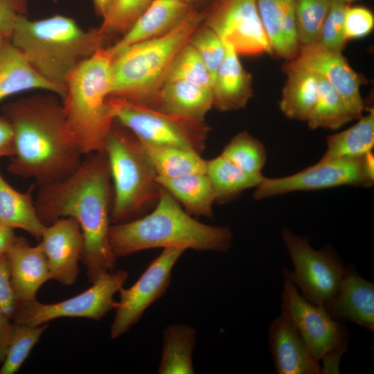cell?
I'll return each instance as SVG.
<instances>
[{"mask_svg":"<svg viewBox=\"0 0 374 374\" xmlns=\"http://www.w3.org/2000/svg\"><path fill=\"white\" fill-rule=\"evenodd\" d=\"M113 188L105 152L87 154L78 168L64 179L39 186L35 202L44 225L61 217H71L84 236L80 260L92 283L112 271L116 258L109 242Z\"/></svg>","mask_w":374,"mask_h":374,"instance_id":"obj_1","label":"cell"},{"mask_svg":"<svg viewBox=\"0 0 374 374\" xmlns=\"http://www.w3.org/2000/svg\"><path fill=\"white\" fill-rule=\"evenodd\" d=\"M2 113L14 136L9 173L42 186L64 179L81 163L82 154L64 138L62 105L55 96L21 98L4 105Z\"/></svg>","mask_w":374,"mask_h":374,"instance_id":"obj_2","label":"cell"},{"mask_svg":"<svg viewBox=\"0 0 374 374\" xmlns=\"http://www.w3.org/2000/svg\"><path fill=\"white\" fill-rule=\"evenodd\" d=\"M232 240L229 226L200 222L161 186L153 209L135 220L111 224L109 231V244L116 258L155 248L226 252Z\"/></svg>","mask_w":374,"mask_h":374,"instance_id":"obj_3","label":"cell"},{"mask_svg":"<svg viewBox=\"0 0 374 374\" xmlns=\"http://www.w3.org/2000/svg\"><path fill=\"white\" fill-rule=\"evenodd\" d=\"M107 37L99 27L84 30L69 17L55 15L31 20L22 15L9 40L43 78L61 91L63 99L69 75L105 47Z\"/></svg>","mask_w":374,"mask_h":374,"instance_id":"obj_4","label":"cell"},{"mask_svg":"<svg viewBox=\"0 0 374 374\" xmlns=\"http://www.w3.org/2000/svg\"><path fill=\"white\" fill-rule=\"evenodd\" d=\"M113 57L107 47L97 51L68 76L62 99L64 136L82 155L104 152L115 121L108 99Z\"/></svg>","mask_w":374,"mask_h":374,"instance_id":"obj_5","label":"cell"},{"mask_svg":"<svg viewBox=\"0 0 374 374\" xmlns=\"http://www.w3.org/2000/svg\"><path fill=\"white\" fill-rule=\"evenodd\" d=\"M205 16L194 7L169 32L116 54L112 63L110 96L156 107L158 93L175 57L204 23Z\"/></svg>","mask_w":374,"mask_h":374,"instance_id":"obj_6","label":"cell"},{"mask_svg":"<svg viewBox=\"0 0 374 374\" xmlns=\"http://www.w3.org/2000/svg\"><path fill=\"white\" fill-rule=\"evenodd\" d=\"M104 152L113 188L111 224L131 221L149 213L159 199L161 186L139 139L115 121Z\"/></svg>","mask_w":374,"mask_h":374,"instance_id":"obj_7","label":"cell"},{"mask_svg":"<svg viewBox=\"0 0 374 374\" xmlns=\"http://www.w3.org/2000/svg\"><path fill=\"white\" fill-rule=\"evenodd\" d=\"M284 280L280 314L292 325L312 355L322 362L321 373H339L340 359L349 344L348 328L343 321L332 318L323 306L305 299L293 283Z\"/></svg>","mask_w":374,"mask_h":374,"instance_id":"obj_8","label":"cell"},{"mask_svg":"<svg viewBox=\"0 0 374 374\" xmlns=\"http://www.w3.org/2000/svg\"><path fill=\"white\" fill-rule=\"evenodd\" d=\"M114 120L141 141L176 147L202 154L210 131L205 121L165 113L155 107L123 98L109 96Z\"/></svg>","mask_w":374,"mask_h":374,"instance_id":"obj_9","label":"cell"},{"mask_svg":"<svg viewBox=\"0 0 374 374\" xmlns=\"http://www.w3.org/2000/svg\"><path fill=\"white\" fill-rule=\"evenodd\" d=\"M281 236L294 266L292 271L283 268L282 276L293 283L309 302L324 306L338 290L348 266L329 245L317 250L308 238L286 227Z\"/></svg>","mask_w":374,"mask_h":374,"instance_id":"obj_10","label":"cell"},{"mask_svg":"<svg viewBox=\"0 0 374 374\" xmlns=\"http://www.w3.org/2000/svg\"><path fill=\"white\" fill-rule=\"evenodd\" d=\"M374 183V157L372 152L363 156L346 157L317 163L294 175L264 177L256 188L253 197L262 200L301 190H315L341 186L371 187Z\"/></svg>","mask_w":374,"mask_h":374,"instance_id":"obj_11","label":"cell"},{"mask_svg":"<svg viewBox=\"0 0 374 374\" xmlns=\"http://www.w3.org/2000/svg\"><path fill=\"white\" fill-rule=\"evenodd\" d=\"M127 278V271H112L98 278L88 290L66 300L54 303H42L37 300L17 303L11 320L27 326H40L62 317L99 321L115 308L114 296L123 287Z\"/></svg>","mask_w":374,"mask_h":374,"instance_id":"obj_12","label":"cell"},{"mask_svg":"<svg viewBox=\"0 0 374 374\" xmlns=\"http://www.w3.org/2000/svg\"><path fill=\"white\" fill-rule=\"evenodd\" d=\"M185 251L181 248H164L134 285L119 290V301L116 303L110 329L112 339L127 332L145 311L165 294L170 285L173 267Z\"/></svg>","mask_w":374,"mask_h":374,"instance_id":"obj_13","label":"cell"},{"mask_svg":"<svg viewBox=\"0 0 374 374\" xmlns=\"http://www.w3.org/2000/svg\"><path fill=\"white\" fill-rule=\"evenodd\" d=\"M204 23L238 55L272 54L256 0H215Z\"/></svg>","mask_w":374,"mask_h":374,"instance_id":"obj_14","label":"cell"},{"mask_svg":"<svg viewBox=\"0 0 374 374\" xmlns=\"http://www.w3.org/2000/svg\"><path fill=\"white\" fill-rule=\"evenodd\" d=\"M296 69L324 78L340 94L355 120L363 116L366 107L360 87L364 80L341 53L328 51L317 44L301 46L296 57L283 66L284 71Z\"/></svg>","mask_w":374,"mask_h":374,"instance_id":"obj_15","label":"cell"},{"mask_svg":"<svg viewBox=\"0 0 374 374\" xmlns=\"http://www.w3.org/2000/svg\"><path fill=\"white\" fill-rule=\"evenodd\" d=\"M39 241L51 279L66 286L74 284L84 247V236L78 222L71 217L59 218L45 226Z\"/></svg>","mask_w":374,"mask_h":374,"instance_id":"obj_16","label":"cell"},{"mask_svg":"<svg viewBox=\"0 0 374 374\" xmlns=\"http://www.w3.org/2000/svg\"><path fill=\"white\" fill-rule=\"evenodd\" d=\"M323 307L336 320L374 332V283L362 276L353 266H348L338 290Z\"/></svg>","mask_w":374,"mask_h":374,"instance_id":"obj_17","label":"cell"},{"mask_svg":"<svg viewBox=\"0 0 374 374\" xmlns=\"http://www.w3.org/2000/svg\"><path fill=\"white\" fill-rule=\"evenodd\" d=\"M268 343L277 374L321 373L320 362L312 355L296 330L281 314L269 326Z\"/></svg>","mask_w":374,"mask_h":374,"instance_id":"obj_18","label":"cell"},{"mask_svg":"<svg viewBox=\"0 0 374 374\" xmlns=\"http://www.w3.org/2000/svg\"><path fill=\"white\" fill-rule=\"evenodd\" d=\"M6 256L17 303L36 300L39 287L51 279L46 258L39 244L31 246L24 238L17 236Z\"/></svg>","mask_w":374,"mask_h":374,"instance_id":"obj_19","label":"cell"},{"mask_svg":"<svg viewBox=\"0 0 374 374\" xmlns=\"http://www.w3.org/2000/svg\"><path fill=\"white\" fill-rule=\"evenodd\" d=\"M193 8L182 0H152L121 39L107 48L114 57L130 46L163 35L179 24Z\"/></svg>","mask_w":374,"mask_h":374,"instance_id":"obj_20","label":"cell"},{"mask_svg":"<svg viewBox=\"0 0 374 374\" xmlns=\"http://www.w3.org/2000/svg\"><path fill=\"white\" fill-rule=\"evenodd\" d=\"M224 44L225 55L213 81L212 91L213 107L220 112H230L244 108L253 96L252 78L242 66L238 54Z\"/></svg>","mask_w":374,"mask_h":374,"instance_id":"obj_21","label":"cell"},{"mask_svg":"<svg viewBox=\"0 0 374 374\" xmlns=\"http://www.w3.org/2000/svg\"><path fill=\"white\" fill-rule=\"evenodd\" d=\"M256 4L272 54L286 61L294 58L300 48L295 24V0H256Z\"/></svg>","mask_w":374,"mask_h":374,"instance_id":"obj_22","label":"cell"},{"mask_svg":"<svg viewBox=\"0 0 374 374\" xmlns=\"http://www.w3.org/2000/svg\"><path fill=\"white\" fill-rule=\"evenodd\" d=\"M212 107V88L174 80L163 84L157 95L155 108L167 114L204 121Z\"/></svg>","mask_w":374,"mask_h":374,"instance_id":"obj_23","label":"cell"},{"mask_svg":"<svg viewBox=\"0 0 374 374\" xmlns=\"http://www.w3.org/2000/svg\"><path fill=\"white\" fill-rule=\"evenodd\" d=\"M32 89L45 90L62 97L61 91L43 78L9 40L0 51V102Z\"/></svg>","mask_w":374,"mask_h":374,"instance_id":"obj_24","label":"cell"},{"mask_svg":"<svg viewBox=\"0 0 374 374\" xmlns=\"http://www.w3.org/2000/svg\"><path fill=\"white\" fill-rule=\"evenodd\" d=\"M157 181L190 215L213 217L215 195L206 173H192L176 178L157 176Z\"/></svg>","mask_w":374,"mask_h":374,"instance_id":"obj_25","label":"cell"},{"mask_svg":"<svg viewBox=\"0 0 374 374\" xmlns=\"http://www.w3.org/2000/svg\"><path fill=\"white\" fill-rule=\"evenodd\" d=\"M33 188L26 193L17 191L0 173V223L12 229H22L39 240L46 225L37 214Z\"/></svg>","mask_w":374,"mask_h":374,"instance_id":"obj_26","label":"cell"},{"mask_svg":"<svg viewBox=\"0 0 374 374\" xmlns=\"http://www.w3.org/2000/svg\"><path fill=\"white\" fill-rule=\"evenodd\" d=\"M197 342L196 330L184 323L167 326L163 334V351L159 374H194L193 352Z\"/></svg>","mask_w":374,"mask_h":374,"instance_id":"obj_27","label":"cell"},{"mask_svg":"<svg viewBox=\"0 0 374 374\" xmlns=\"http://www.w3.org/2000/svg\"><path fill=\"white\" fill-rule=\"evenodd\" d=\"M285 72L287 79L279 102L280 109L290 119L307 122L317 99V75L303 69Z\"/></svg>","mask_w":374,"mask_h":374,"instance_id":"obj_28","label":"cell"},{"mask_svg":"<svg viewBox=\"0 0 374 374\" xmlns=\"http://www.w3.org/2000/svg\"><path fill=\"white\" fill-rule=\"evenodd\" d=\"M206 175L218 204L231 202L244 190L256 188L265 177L245 172L221 154L206 160Z\"/></svg>","mask_w":374,"mask_h":374,"instance_id":"obj_29","label":"cell"},{"mask_svg":"<svg viewBox=\"0 0 374 374\" xmlns=\"http://www.w3.org/2000/svg\"><path fill=\"white\" fill-rule=\"evenodd\" d=\"M326 151L319 161L363 156L374 147V109L370 108L350 127L327 136Z\"/></svg>","mask_w":374,"mask_h":374,"instance_id":"obj_30","label":"cell"},{"mask_svg":"<svg viewBox=\"0 0 374 374\" xmlns=\"http://www.w3.org/2000/svg\"><path fill=\"white\" fill-rule=\"evenodd\" d=\"M141 143L158 177L176 178L192 173H206V160L200 154L176 147L142 141Z\"/></svg>","mask_w":374,"mask_h":374,"instance_id":"obj_31","label":"cell"},{"mask_svg":"<svg viewBox=\"0 0 374 374\" xmlns=\"http://www.w3.org/2000/svg\"><path fill=\"white\" fill-rule=\"evenodd\" d=\"M317 75L318 96L307 121L309 128L337 130L354 120L338 91L324 78Z\"/></svg>","mask_w":374,"mask_h":374,"instance_id":"obj_32","label":"cell"},{"mask_svg":"<svg viewBox=\"0 0 374 374\" xmlns=\"http://www.w3.org/2000/svg\"><path fill=\"white\" fill-rule=\"evenodd\" d=\"M247 173L262 175L267 160L264 145L247 131L234 136L220 154Z\"/></svg>","mask_w":374,"mask_h":374,"instance_id":"obj_33","label":"cell"},{"mask_svg":"<svg viewBox=\"0 0 374 374\" xmlns=\"http://www.w3.org/2000/svg\"><path fill=\"white\" fill-rule=\"evenodd\" d=\"M332 0H295L294 14L299 46L316 44Z\"/></svg>","mask_w":374,"mask_h":374,"instance_id":"obj_34","label":"cell"},{"mask_svg":"<svg viewBox=\"0 0 374 374\" xmlns=\"http://www.w3.org/2000/svg\"><path fill=\"white\" fill-rule=\"evenodd\" d=\"M47 327V323L27 326L13 323L10 345L0 368V374H14L17 372Z\"/></svg>","mask_w":374,"mask_h":374,"instance_id":"obj_35","label":"cell"},{"mask_svg":"<svg viewBox=\"0 0 374 374\" xmlns=\"http://www.w3.org/2000/svg\"><path fill=\"white\" fill-rule=\"evenodd\" d=\"M174 80L212 88L211 77L205 64L188 42L179 51L168 71L166 82Z\"/></svg>","mask_w":374,"mask_h":374,"instance_id":"obj_36","label":"cell"},{"mask_svg":"<svg viewBox=\"0 0 374 374\" xmlns=\"http://www.w3.org/2000/svg\"><path fill=\"white\" fill-rule=\"evenodd\" d=\"M152 0H113L107 16L99 27L108 37L124 34L148 8Z\"/></svg>","mask_w":374,"mask_h":374,"instance_id":"obj_37","label":"cell"},{"mask_svg":"<svg viewBox=\"0 0 374 374\" xmlns=\"http://www.w3.org/2000/svg\"><path fill=\"white\" fill-rule=\"evenodd\" d=\"M349 3L344 0H332L321 25L317 44L337 53H342L347 39L344 33V17Z\"/></svg>","mask_w":374,"mask_h":374,"instance_id":"obj_38","label":"cell"},{"mask_svg":"<svg viewBox=\"0 0 374 374\" xmlns=\"http://www.w3.org/2000/svg\"><path fill=\"white\" fill-rule=\"evenodd\" d=\"M188 42L195 48L213 81L226 53V46L219 36L204 23L192 35Z\"/></svg>","mask_w":374,"mask_h":374,"instance_id":"obj_39","label":"cell"},{"mask_svg":"<svg viewBox=\"0 0 374 374\" xmlns=\"http://www.w3.org/2000/svg\"><path fill=\"white\" fill-rule=\"evenodd\" d=\"M374 27V16L372 12L363 6H348L344 17V33L346 39H359L367 36Z\"/></svg>","mask_w":374,"mask_h":374,"instance_id":"obj_40","label":"cell"},{"mask_svg":"<svg viewBox=\"0 0 374 374\" xmlns=\"http://www.w3.org/2000/svg\"><path fill=\"white\" fill-rule=\"evenodd\" d=\"M28 14V0H0V32L10 39L19 16Z\"/></svg>","mask_w":374,"mask_h":374,"instance_id":"obj_41","label":"cell"},{"mask_svg":"<svg viewBox=\"0 0 374 374\" xmlns=\"http://www.w3.org/2000/svg\"><path fill=\"white\" fill-rule=\"evenodd\" d=\"M16 304L10 285L8 258L4 254L0 256V308L11 319Z\"/></svg>","mask_w":374,"mask_h":374,"instance_id":"obj_42","label":"cell"},{"mask_svg":"<svg viewBox=\"0 0 374 374\" xmlns=\"http://www.w3.org/2000/svg\"><path fill=\"white\" fill-rule=\"evenodd\" d=\"M14 153V136L11 124L4 116H0V159L12 157Z\"/></svg>","mask_w":374,"mask_h":374,"instance_id":"obj_43","label":"cell"},{"mask_svg":"<svg viewBox=\"0 0 374 374\" xmlns=\"http://www.w3.org/2000/svg\"><path fill=\"white\" fill-rule=\"evenodd\" d=\"M13 322L6 314H0V364L3 362L10 345Z\"/></svg>","mask_w":374,"mask_h":374,"instance_id":"obj_44","label":"cell"},{"mask_svg":"<svg viewBox=\"0 0 374 374\" xmlns=\"http://www.w3.org/2000/svg\"><path fill=\"white\" fill-rule=\"evenodd\" d=\"M17 238L14 229L0 223V256L8 253Z\"/></svg>","mask_w":374,"mask_h":374,"instance_id":"obj_45","label":"cell"},{"mask_svg":"<svg viewBox=\"0 0 374 374\" xmlns=\"http://www.w3.org/2000/svg\"><path fill=\"white\" fill-rule=\"evenodd\" d=\"M96 13L103 18L107 16L113 0H92Z\"/></svg>","mask_w":374,"mask_h":374,"instance_id":"obj_46","label":"cell"},{"mask_svg":"<svg viewBox=\"0 0 374 374\" xmlns=\"http://www.w3.org/2000/svg\"><path fill=\"white\" fill-rule=\"evenodd\" d=\"M9 42V39L0 32V51Z\"/></svg>","mask_w":374,"mask_h":374,"instance_id":"obj_47","label":"cell"},{"mask_svg":"<svg viewBox=\"0 0 374 374\" xmlns=\"http://www.w3.org/2000/svg\"><path fill=\"white\" fill-rule=\"evenodd\" d=\"M190 5H192L193 6H195V4L197 3L198 2L202 1V0H182Z\"/></svg>","mask_w":374,"mask_h":374,"instance_id":"obj_48","label":"cell"},{"mask_svg":"<svg viewBox=\"0 0 374 374\" xmlns=\"http://www.w3.org/2000/svg\"><path fill=\"white\" fill-rule=\"evenodd\" d=\"M344 1H346V3H349L352 1H356V0H344Z\"/></svg>","mask_w":374,"mask_h":374,"instance_id":"obj_49","label":"cell"},{"mask_svg":"<svg viewBox=\"0 0 374 374\" xmlns=\"http://www.w3.org/2000/svg\"><path fill=\"white\" fill-rule=\"evenodd\" d=\"M0 314H5V312L3 311V310L1 308H0Z\"/></svg>","mask_w":374,"mask_h":374,"instance_id":"obj_50","label":"cell"}]
</instances>
